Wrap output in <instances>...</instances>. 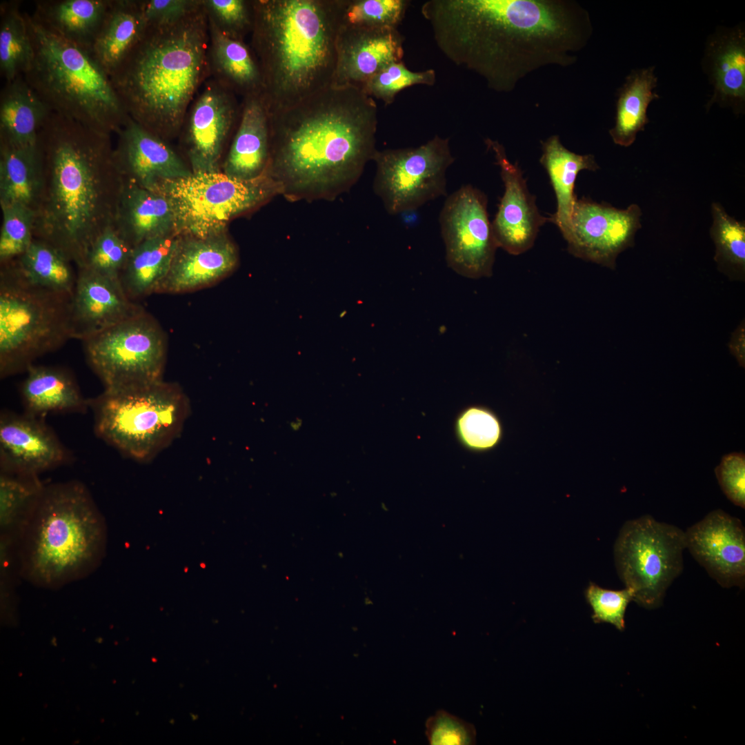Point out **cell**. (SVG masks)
Wrapping results in <instances>:
<instances>
[{"label":"cell","instance_id":"ab89813d","mask_svg":"<svg viewBox=\"0 0 745 745\" xmlns=\"http://www.w3.org/2000/svg\"><path fill=\"white\" fill-rule=\"evenodd\" d=\"M339 27L397 28L404 19L406 0H335Z\"/></svg>","mask_w":745,"mask_h":745},{"label":"cell","instance_id":"e575fe53","mask_svg":"<svg viewBox=\"0 0 745 745\" xmlns=\"http://www.w3.org/2000/svg\"><path fill=\"white\" fill-rule=\"evenodd\" d=\"M655 67L633 70L620 88L616 103L615 123L609 130L613 142L628 147L639 132L649 122L647 109L650 102L659 98L653 91L657 78Z\"/></svg>","mask_w":745,"mask_h":745},{"label":"cell","instance_id":"9c48e42d","mask_svg":"<svg viewBox=\"0 0 745 745\" xmlns=\"http://www.w3.org/2000/svg\"><path fill=\"white\" fill-rule=\"evenodd\" d=\"M98 437L138 461L152 458L179 433L188 412L180 389L162 380L89 399Z\"/></svg>","mask_w":745,"mask_h":745},{"label":"cell","instance_id":"7bdbcfd3","mask_svg":"<svg viewBox=\"0 0 745 745\" xmlns=\"http://www.w3.org/2000/svg\"><path fill=\"white\" fill-rule=\"evenodd\" d=\"M132 249L111 225L94 241L83 267L119 280Z\"/></svg>","mask_w":745,"mask_h":745},{"label":"cell","instance_id":"f35d334b","mask_svg":"<svg viewBox=\"0 0 745 745\" xmlns=\"http://www.w3.org/2000/svg\"><path fill=\"white\" fill-rule=\"evenodd\" d=\"M711 212L710 235L715 246L714 260L718 270L732 281H744L745 223L728 215L717 202L712 203Z\"/></svg>","mask_w":745,"mask_h":745},{"label":"cell","instance_id":"f1b7e54d","mask_svg":"<svg viewBox=\"0 0 745 745\" xmlns=\"http://www.w3.org/2000/svg\"><path fill=\"white\" fill-rule=\"evenodd\" d=\"M51 111L23 75L6 82L0 97V146H35L38 132Z\"/></svg>","mask_w":745,"mask_h":745},{"label":"cell","instance_id":"74e56055","mask_svg":"<svg viewBox=\"0 0 745 745\" xmlns=\"http://www.w3.org/2000/svg\"><path fill=\"white\" fill-rule=\"evenodd\" d=\"M18 8L14 3L1 6L0 70L6 82L23 74L34 58L26 17Z\"/></svg>","mask_w":745,"mask_h":745},{"label":"cell","instance_id":"603a6c76","mask_svg":"<svg viewBox=\"0 0 745 745\" xmlns=\"http://www.w3.org/2000/svg\"><path fill=\"white\" fill-rule=\"evenodd\" d=\"M237 262V248L226 233L206 238L179 235L169 272L157 292H182L211 284Z\"/></svg>","mask_w":745,"mask_h":745},{"label":"cell","instance_id":"60d3db41","mask_svg":"<svg viewBox=\"0 0 745 745\" xmlns=\"http://www.w3.org/2000/svg\"><path fill=\"white\" fill-rule=\"evenodd\" d=\"M436 73L433 69L413 72L403 61L391 63L371 77L361 89L372 98L381 100L385 105L395 101L402 90L415 85L433 86Z\"/></svg>","mask_w":745,"mask_h":745},{"label":"cell","instance_id":"2e32d148","mask_svg":"<svg viewBox=\"0 0 745 745\" xmlns=\"http://www.w3.org/2000/svg\"><path fill=\"white\" fill-rule=\"evenodd\" d=\"M235 95L211 79L192 102L183 121L192 172L219 170L223 147L241 110Z\"/></svg>","mask_w":745,"mask_h":745},{"label":"cell","instance_id":"8992f818","mask_svg":"<svg viewBox=\"0 0 745 745\" xmlns=\"http://www.w3.org/2000/svg\"><path fill=\"white\" fill-rule=\"evenodd\" d=\"M105 518L79 481L44 485L17 545L20 577L55 588L83 579L102 564Z\"/></svg>","mask_w":745,"mask_h":745},{"label":"cell","instance_id":"cb8c5ba5","mask_svg":"<svg viewBox=\"0 0 745 745\" xmlns=\"http://www.w3.org/2000/svg\"><path fill=\"white\" fill-rule=\"evenodd\" d=\"M112 226L132 248L148 239L178 235L169 199L123 179Z\"/></svg>","mask_w":745,"mask_h":745},{"label":"cell","instance_id":"ba28073f","mask_svg":"<svg viewBox=\"0 0 745 745\" xmlns=\"http://www.w3.org/2000/svg\"><path fill=\"white\" fill-rule=\"evenodd\" d=\"M0 269V377L26 372L71 336L72 295L28 282L13 261Z\"/></svg>","mask_w":745,"mask_h":745},{"label":"cell","instance_id":"ac0fdd59","mask_svg":"<svg viewBox=\"0 0 745 745\" xmlns=\"http://www.w3.org/2000/svg\"><path fill=\"white\" fill-rule=\"evenodd\" d=\"M485 143L495 155L504 184V193L491 223L493 231L498 248L518 255L533 247L540 227L549 221V217L539 212L520 168L508 160L504 146L490 139Z\"/></svg>","mask_w":745,"mask_h":745},{"label":"cell","instance_id":"f907efd6","mask_svg":"<svg viewBox=\"0 0 745 745\" xmlns=\"http://www.w3.org/2000/svg\"><path fill=\"white\" fill-rule=\"evenodd\" d=\"M745 326L742 321L732 332L728 344L731 353L735 357L741 367L745 366Z\"/></svg>","mask_w":745,"mask_h":745},{"label":"cell","instance_id":"f546056e","mask_svg":"<svg viewBox=\"0 0 745 745\" xmlns=\"http://www.w3.org/2000/svg\"><path fill=\"white\" fill-rule=\"evenodd\" d=\"M147 27L141 1L111 0L90 50L109 77L140 41Z\"/></svg>","mask_w":745,"mask_h":745},{"label":"cell","instance_id":"484cf974","mask_svg":"<svg viewBox=\"0 0 745 745\" xmlns=\"http://www.w3.org/2000/svg\"><path fill=\"white\" fill-rule=\"evenodd\" d=\"M707 68L714 86L708 109L714 103L730 106L737 113L745 103V34L741 28L724 30L707 46Z\"/></svg>","mask_w":745,"mask_h":745},{"label":"cell","instance_id":"277c9868","mask_svg":"<svg viewBox=\"0 0 745 745\" xmlns=\"http://www.w3.org/2000/svg\"><path fill=\"white\" fill-rule=\"evenodd\" d=\"M209 27L203 4L183 19L148 26L110 76L127 114L167 141L178 134L210 73Z\"/></svg>","mask_w":745,"mask_h":745},{"label":"cell","instance_id":"3957f363","mask_svg":"<svg viewBox=\"0 0 745 745\" xmlns=\"http://www.w3.org/2000/svg\"><path fill=\"white\" fill-rule=\"evenodd\" d=\"M37 148L42 183L34 239L81 268L94 241L113 224L123 184L110 135L51 111Z\"/></svg>","mask_w":745,"mask_h":745},{"label":"cell","instance_id":"5b68a950","mask_svg":"<svg viewBox=\"0 0 745 745\" xmlns=\"http://www.w3.org/2000/svg\"><path fill=\"white\" fill-rule=\"evenodd\" d=\"M250 48L268 113L333 85L339 23L335 0H253Z\"/></svg>","mask_w":745,"mask_h":745},{"label":"cell","instance_id":"1f68e13d","mask_svg":"<svg viewBox=\"0 0 745 745\" xmlns=\"http://www.w3.org/2000/svg\"><path fill=\"white\" fill-rule=\"evenodd\" d=\"M111 0H61L37 2L34 15L64 39L91 50Z\"/></svg>","mask_w":745,"mask_h":745},{"label":"cell","instance_id":"d6986e66","mask_svg":"<svg viewBox=\"0 0 745 745\" xmlns=\"http://www.w3.org/2000/svg\"><path fill=\"white\" fill-rule=\"evenodd\" d=\"M70 458L68 450L43 418L25 413H1V470L38 476L68 463Z\"/></svg>","mask_w":745,"mask_h":745},{"label":"cell","instance_id":"4316f807","mask_svg":"<svg viewBox=\"0 0 745 745\" xmlns=\"http://www.w3.org/2000/svg\"><path fill=\"white\" fill-rule=\"evenodd\" d=\"M26 372L20 390L25 413L44 418L57 413H84L90 408L89 399L67 370L34 364Z\"/></svg>","mask_w":745,"mask_h":745},{"label":"cell","instance_id":"83f0119b","mask_svg":"<svg viewBox=\"0 0 745 745\" xmlns=\"http://www.w3.org/2000/svg\"><path fill=\"white\" fill-rule=\"evenodd\" d=\"M208 27L209 67L214 80L244 99L261 96V72L250 47L224 34L210 21Z\"/></svg>","mask_w":745,"mask_h":745},{"label":"cell","instance_id":"52a82bcc","mask_svg":"<svg viewBox=\"0 0 745 745\" xmlns=\"http://www.w3.org/2000/svg\"><path fill=\"white\" fill-rule=\"evenodd\" d=\"M34 50L25 81L51 109L95 131L117 133L130 117L90 51L24 14Z\"/></svg>","mask_w":745,"mask_h":745},{"label":"cell","instance_id":"d590c367","mask_svg":"<svg viewBox=\"0 0 745 745\" xmlns=\"http://www.w3.org/2000/svg\"><path fill=\"white\" fill-rule=\"evenodd\" d=\"M12 261L30 284L72 295L77 272L72 263L50 244L34 239L26 252Z\"/></svg>","mask_w":745,"mask_h":745},{"label":"cell","instance_id":"ee69618b","mask_svg":"<svg viewBox=\"0 0 745 745\" xmlns=\"http://www.w3.org/2000/svg\"><path fill=\"white\" fill-rule=\"evenodd\" d=\"M457 432L464 445L475 451H485L496 446L502 437L497 417L489 409L473 406L459 417Z\"/></svg>","mask_w":745,"mask_h":745},{"label":"cell","instance_id":"681fc988","mask_svg":"<svg viewBox=\"0 0 745 745\" xmlns=\"http://www.w3.org/2000/svg\"><path fill=\"white\" fill-rule=\"evenodd\" d=\"M142 10L147 26L177 23L202 6V0H144Z\"/></svg>","mask_w":745,"mask_h":745},{"label":"cell","instance_id":"8d00e7d4","mask_svg":"<svg viewBox=\"0 0 745 745\" xmlns=\"http://www.w3.org/2000/svg\"><path fill=\"white\" fill-rule=\"evenodd\" d=\"M44 485L38 476L0 472L1 535L18 539Z\"/></svg>","mask_w":745,"mask_h":745},{"label":"cell","instance_id":"30bf717a","mask_svg":"<svg viewBox=\"0 0 745 745\" xmlns=\"http://www.w3.org/2000/svg\"><path fill=\"white\" fill-rule=\"evenodd\" d=\"M155 192L171 201L178 235L200 238L226 233L233 218L281 195L280 186L267 172L254 179L242 180L219 170L192 172L168 180Z\"/></svg>","mask_w":745,"mask_h":745},{"label":"cell","instance_id":"d4e9b609","mask_svg":"<svg viewBox=\"0 0 745 745\" xmlns=\"http://www.w3.org/2000/svg\"><path fill=\"white\" fill-rule=\"evenodd\" d=\"M270 160V128L268 109L261 95L244 98L223 172L239 179H254L267 172Z\"/></svg>","mask_w":745,"mask_h":745},{"label":"cell","instance_id":"bcb514c9","mask_svg":"<svg viewBox=\"0 0 745 745\" xmlns=\"http://www.w3.org/2000/svg\"><path fill=\"white\" fill-rule=\"evenodd\" d=\"M586 602L593 610L594 623H609L619 631L625 628V613L633 601L634 592L628 587L619 590L603 588L590 582L584 591Z\"/></svg>","mask_w":745,"mask_h":745},{"label":"cell","instance_id":"b9f144b4","mask_svg":"<svg viewBox=\"0 0 745 745\" xmlns=\"http://www.w3.org/2000/svg\"><path fill=\"white\" fill-rule=\"evenodd\" d=\"M0 264L20 257L34 239L35 212L21 205L1 206Z\"/></svg>","mask_w":745,"mask_h":745},{"label":"cell","instance_id":"f6af8a7d","mask_svg":"<svg viewBox=\"0 0 745 745\" xmlns=\"http://www.w3.org/2000/svg\"><path fill=\"white\" fill-rule=\"evenodd\" d=\"M208 21L224 34L244 41L252 28L251 1L202 0Z\"/></svg>","mask_w":745,"mask_h":745},{"label":"cell","instance_id":"7402d4cb","mask_svg":"<svg viewBox=\"0 0 745 745\" xmlns=\"http://www.w3.org/2000/svg\"><path fill=\"white\" fill-rule=\"evenodd\" d=\"M404 40L397 28L339 27L332 86L361 88L381 69L402 61Z\"/></svg>","mask_w":745,"mask_h":745},{"label":"cell","instance_id":"836d02e7","mask_svg":"<svg viewBox=\"0 0 745 745\" xmlns=\"http://www.w3.org/2000/svg\"><path fill=\"white\" fill-rule=\"evenodd\" d=\"M42 183L37 144L0 146V206L21 205L35 210Z\"/></svg>","mask_w":745,"mask_h":745},{"label":"cell","instance_id":"7dc6e473","mask_svg":"<svg viewBox=\"0 0 745 745\" xmlns=\"http://www.w3.org/2000/svg\"><path fill=\"white\" fill-rule=\"evenodd\" d=\"M425 733L431 745H470L476 741L473 724L444 710L427 719Z\"/></svg>","mask_w":745,"mask_h":745},{"label":"cell","instance_id":"6da1fadb","mask_svg":"<svg viewBox=\"0 0 745 745\" xmlns=\"http://www.w3.org/2000/svg\"><path fill=\"white\" fill-rule=\"evenodd\" d=\"M421 13L441 52L499 92L542 67L573 63L592 32L573 1L429 0Z\"/></svg>","mask_w":745,"mask_h":745},{"label":"cell","instance_id":"4fadbf2b","mask_svg":"<svg viewBox=\"0 0 745 745\" xmlns=\"http://www.w3.org/2000/svg\"><path fill=\"white\" fill-rule=\"evenodd\" d=\"M372 161L374 192L393 215L446 196V171L455 157L449 139L435 135L417 147L377 150Z\"/></svg>","mask_w":745,"mask_h":745},{"label":"cell","instance_id":"816d5d0a","mask_svg":"<svg viewBox=\"0 0 745 745\" xmlns=\"http://www.w3.org/2000/svg\"><path fill=\"white\" fill-rule=\"evenodd\" d=\"M301 421L299 420V419L291 421L290 424V428L294 430H299V428L301 427Z\"/></svg>","mask_w":745,"mask_h":745},{"label":"cell","instance_id":"8fae6325","mask_svg":"<svg viewBox=\"0 0 745 745\" xmlns=\"http://www.w3.org/2000/svg\"><path fill=\"white\" fill-rule=\"evenodd\" d=\"M684 531L650 515L628 520L614 546L617 573L646 609L661 606L667 588L683 570Z\"/></svg>","mask_w":745,"mask_h":745},{"label":"cell","instance_id":"9a60e30c","mask_svg":"<svg viewBox=\"0 0 745 745\" xmlns=\"http://www.w3.org/2000/svg\"><path fill=\"white\" fill-rule=\"evenodd\" d=\"M642 215L635 203L618 209L607 203L577 198L566 239L568 250L576 257L615 269L617 256L634 245Z\"/></svg>","mask_w":745,"mask_h":745},{"label":"cell","instance_id":"44dd1931","mask_svg":"<svg viewBox=\"0 0 745 745\" xmlns=\"http://www.w3.org/2000/svg\"><path fill=\"white\" fill-rule=\"evenodd\" d=\"M123 292L119 280L77 268L72 295V339H84L143 311Z\"/></svg>","mask_w":745,"mask_h":745},{"label":"cell","instance_id":"d6a6232c","mask_svg":"<svg viewBox=\"0 0 745 745\" xmlns=\"http://www.w3.org/2000/svg\"><path fill=\"white\" fill-rule=\"evenodd\" d=\"M178 239L179 235L157 237L132 248L119 278L130 300L157 292L169 272Z\"/></svg>","mask_w":745,"mask_h":745},{"label":"cell","instance_id":"7a4b0ae2","mask_svg":"<svg viewBox=\"0 0 745 745\" xmlns=\"http://www.w3.org/2000/svg\"><path fill=\"white\" fill-rule=\"evenodd\" d=\"M269 118L267 173L289 201L334 200L377 151V106L358 87L330 86Z\"/></svg>","mask_w":745,"mask_h":745},{"label":"cell","instance_id":"c3c4849f","mask_svg":"<svg viewBox=\"0 0 745 745\" xmlns=\"http://www.w3.org/2000/svg\"><path fill=\"white\" fill-rule=\"evenodd\" d=\"M718 483L726 497L735 505L745 508V455L731 453L722 457L715 468Z\"/></svg>","mask_w":745,"mask_h":745},{"label":"cell","instance_id":"4dcf8cb0","mask_svg":"<svg viewBox=\"0 0 745 745\" xmlns=\"http://www.w3.org/2000/svg\"><path fill=\"white\" fill-rule=\"evenodd\" d=\"M539 161L546 169L557 199L556 212L549 217L565 240L571 230V217L577 199L574 193L578 173L584 170L595 171L599 166L592 155H578L566 148L557 135L542 142Z\"/></svg>","mask_w":745,"mask_h":745},{"label":"cell","instance_id":"5bb4252c","mask_svg":"<svg viewBox=\"0 0 745 745\" xmlns=\"http://www.w3.org/2000/svg\"><path fill=\"white\" fill-rule=\"evenodd\" d=\"M486 195L464 185L448 196L439 214L447 264L470 279L493 275L498 248L487 211Z\"/></svg>","mask_w":745,"mask_h":745},{"label":"cell","instance_id":"ffe728a7","mask_svg":"<svg viewBox=\"0 0 745 745\" xmlns=\"http://www.w3.org/2000/svg\"><path fill=\"white\" fill-rule=\"evenodd\" d=\"M117 135L114 159L123 179L155 191L164 181L192 173L166 141L147 130L130 117Z\"/></svg>","mask_w":745,"mask_h":745},{"label":"cell","instance_id":"e0dca14e","mask_svg":"<svg viewBox=\"0 0 745 745\" xmlns=\"http://www.w3.org/2000/svg\"><path fill=\"white\" fill-rule=\"evenodd\" d=\"M686 548L721 586L745 583V530L742 522L721 509L684 531Z\"/></svg>","mask_w":745,"mask_h":745},{"label":"cell","instance_id":"7c38bea8","mask_svg":"<svg viewBox=\"0 0 745 745\" xmlns=\"http://www.w3.org/2000/svg\"><path fill=\"white\" fill-rule=\"evenodd\" d=\"M86 360L104 390L142 387L162 380V330L144 310L83 341Z\"/></svg>","mask_w":745,"mask_h":745}]
</instances>
